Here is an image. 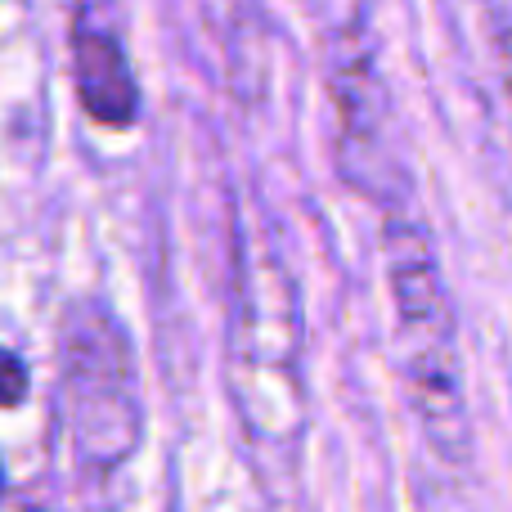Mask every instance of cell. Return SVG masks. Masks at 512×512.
I'll return each mask as SVG.
<instances>
[{
	"instance_id": "cell-5",
	"label": "cell",
	"mask_w": 512,
	"mask_h": 512,
	"mask_svg": "<svg viewBox=\"0 0 512 512\" xmlns=\"http://www.w3.org/2000/svg\"><path fill=\"white\" fill-rule=\"evenodd\" d=\"M486 23H490V41L499 54V72L512 95V0H486Z\"/></svg>"
},
{
	"instance_id": "cell-4",
	"label": "cell",
	"mask_w": 512,
	"mask_h": 512,
	"mask_svg": "<svg viewBox=\"0 0 512 512\" xmlns=\"http://www.w3.org/2000/svg\"><path fill=\"white\" fill-rule=\"evenodd\" d=\"M72 81H77V99L90 113V122L108 126V131H126L140 117V86H135L131 59H126L117 32L81 5L72 14Z\"/></svg>"
},
{
	"instance_id": "cell-3",
	"label": "cell",
	"mask_w": 512,
	"mask_h": 512,
	"mask_svg": "<svg viewBox=\"0 0 512 512\" xmlns=\"http://www.w3.org/2000/svg\"><path fill=\"white\" fill-rule=\"evenodd\" d=\"M333 108H337V167L346 185L364 198H378L382 207L409 203L405 167H400L396 131H391V95L382 86V72L373 50L351 41L333 59Z\"/></svg>"
},
{
	"instance_id": "cell-2",
	"label": "cell",
	"mask_w": 512,
	"mask_h": 512,
	"mask_svg": "<svg viewBox=\"0 0 512 512\" xmlns=\"http://www.w3.org/2000/svg\"><path fill=\"white\" fill-rule=\"evenodd\" d=\"M63 414L72 441L95 463H117L140 436L131 351L122 328L99 310H81L63 328Z\"/></svg>"
},
{
	"instance_id": "cell-6",
	"label": "cell",
	"mask_w": 512,
	"mask_h": 512,
	"mask_svg": "<svg viewBox=\"0 0 512 512\" xmlns=\"http://www.w3.org/2000/svg\"><path fill=\"white\" fill-rule=\"evenodd\" d=\"M27 396V369L14 351L0 346V409H18Z\"/></svg>"
},
{
	"instance_id": "cell-1",
	"label": "cell",
	"mask_w": 512,
	"mask_h": 512,
	"mask_svg": "<svg viewBox=\"0 0 512 512\" xmlns=\"http://www.w3.org/2000/svg\"><path fill=\"white\" fill-rule=\"evenodd\" d=\"M382 256H387L396 351L409 405L432 450L450 463H463L468 459V400H463L459 328H454V306L436 265L432 234L409 203L387 207L382 216Z\"/></svg>"
}]
</instances>
